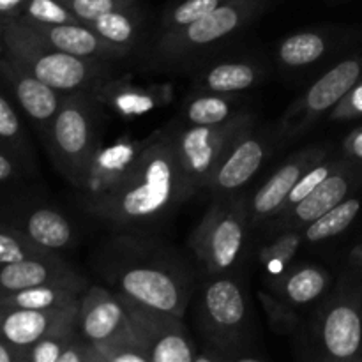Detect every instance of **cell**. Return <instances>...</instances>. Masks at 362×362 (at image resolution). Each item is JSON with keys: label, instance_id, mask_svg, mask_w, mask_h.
I'll list each match as a JSON object with an SVG mask.
<instances>
[{"label": "cell", "instance_id": "7", "mask_svg": "<svg viewBox=\"0 0 362 362\" xmlns=\"http://www.w3.org/2000/svg\"><path fill=\"white\" fill-rule=\"evenodd\" d=\"M101 103L87 92L64 94L42 141L55 168L76 189L101 145Z\"/></svg>", "mask_w": 362, "mask_h": 362}, {"label": "cell", "instance_id": "38", "mask_svg": "<svg viewBox=\"0 0 362 362\" xmlns=\"http://www.w3.org/2000/svg\"><path fill=\"white\" fill-rule=\"evenodd\" d=\"M85 25L110 11L138 6V0H60Z\"/></svg>", "mask_w": 362, "mask_h": 362}, {"label": "cell", "instance_id": "36", "mask_svg": "<svg viewBox=\"0 0 362 362\" xmlns=\"http://www.w3.org/2000/svg\"><path fill=\"white\" fill-rule=\"evenodd\" d=\"M18 18L28 21V23L41 25L83 23L60 0H28Z\"/></svg>", "mask_w": 362, "mask_h": 362}, {"label": "cell", "instance_id": "18", "mask_svg": "<svg viewBox=\"0 0 362 362\" xmlns=\"http://www.w3.org/2000/svg\"><path fill=\"white\" fill-rule=\"evenodd\" d=\"M76 331L80 338L94 346L133 334L122 296L108 286L88 285L78 300Z\"/></svg>", "mask_w": 362, "mask_h": 362}, {"label": "cell", "instance_id": "26", "mask_svg": "<svg viewBox=\"0 0 362 362\" xmlns=\"http://www.w3.org/2000/svg\"><path fill=\"white\" fill-rule=\"evenodd\" d=\"M0 147L13 154L30 173L35 170V156L25 129L20 108L9 92L0 87Z\"/></svg>", "mask_w": 362, "mask_h": 362}, {"label": "cell", "instance_id": "31", "mask_svg": "<svg viewBox=\"0 0 362 362\" xmlns=\"http://www.w3.org/2000/svg\"><path fill=\"white\" fill-rule=\"evenodd\" d=\"M303 243V230H279L272 232L271 239L258 247V265L264 269L265 278L281 274L293 264Z\"/></svg>", "mask_w": 362, "mask_h": 362}, {"label": "cell", "instance_id": "21", "mask_svg": "<svg viewBox=\"0 0 362 362\" xmlns=\"http://www.w3.org/2000/svg\"><path fill=\"white\" fill-rule=\"evenodd\" d=\"M39 285H69L83 290L88 288L87 278L71 267L60 255L0 265V296Z\"/></svg>", "mask_w": 362, "mask_h": 362}, {"label": "cell", "instance_id": "24", "mask_svg": "<svg viewBox=\"0 0 362 362\" xmlns=\"http://www.w3.org/2000/svg\"><path fill=\"white\" fill-rule=\"evenodd\" d=\"M265 67L257 60H221L194 76L197 92L235 94L246 92L264 81Z\"/></svg>", "mask_w": 362, "mask_h": 362}, {"label": "cell", "instance_id": "28", "mask_svg": "<svg viewBox=\"0 0 362 362\" xmlns=\"http://www.w3.org/2000/svg\"><path fill=\"white\" fill-rule=\"evenodd\" d=\"M85 290L69 285H39L0 296V306L23 310H64L76 306Z\"/></svg>", "mask_w": 362, "mask_h": 362}, {"label": "cell", "instance_id": "11", "mask_svg": "<svg viewBox=\"0 0 362 362\" xmlns=\"http://www.w3.org/2000/svg\"><path fill=\"white\" fill-rule=\"evenodd\" d=\"M279 140L281 134L278 127L262 126L260 122L247 127L225 152L209 177L205 191L212 198L240 193L260 172Z\"/></svg>", "mask_w": 362, "mask_h": 362}, {"label": "cell", "instance_id": "34", "mask_svg": "<svg viewBox=\"0 0 362 362\" xmlns=\"http://www.w3.org/2000/svg\"><path fill=\"white\" fill-rule=\"evenodd\" d=\"M226 2L228 0H179L165 9L161 21H159L158 35L168 34V32L186 27L193 21H198Z\"/></svg>", "mask_w": 362, "mask_h": 362}, {"label": "cell", "instance_id": "4", "mask_svg": "<svg viewBox=\"0 0 362 362\" xmlns=\"http://www.w3.org/2000/svg\"><path fill=\"white\" fill-rule=\"evenodd\" d=\"M297 349L306 361H362V269L345 265L338 285L304 322Z\"/></svg>", "mask_w": 362, "mask_h": 362}, {"label": "cell", "instance_id": "3", "mask_svg": "<svg viewBox=\"0 0 362 362\" xmlns=\"http://www.w3.org/2000/svg\"><path fill=\"white\" fill-rule=\"evenodd\" d=\"M194 325L202 346L225 362H260L258 332L246 286L228 274L207 276L193 296Z\"/></svg>", "mask_w": 362, "mask_h": 362}, {"label": "cell", "instance_id": "20", "mask_svg": "<svg viewBox=\"0 0 362 362\" xmlns=\"http://www.w3.org/2000/svg\"><path fill=\"white\" fill-rule=\"evenodd\" d=\"M172 83L156 85H134L127 78L112 76L99 88H95L94 95L101 106H106L110 112L117 113L122 119H136L147 113L156 112L163 106L170 105L173 99Z\"/></svg>", "mask_w": 362, "mask_h": 362}, {"label": "cell", "instance_id": "5", "mask_svg": "<svg viewBox=\"0 0 362 362\" xmlns=\"http://www.w3.org/2000/svg\"><path fill=\"white\" fill-rule=\"evenodd\" d=\"M6 55L62 94H94L113 76V62L81 59L42 41L20 18L0 21Z\"/></svg>", "mask_w": 362, "mask_h": 362}, {"label": "cell", "instance_id": "8", "mask_svg": "<svg viewBox=\"0 0 362 362\" xmlns=\"http://www.w3.org/2000/svg\"><path fill=\"white\" fill-rule=\"evenodd\" d=\"M250 226L247 194L214 198L189 237L198 269L205 276L228 274L243 258Z\"/></svg>", "mask_w": 362, "mask_h": 362}, {"label": "cell", "instance_id": "25", "mask_svg": "<svg viewBox=\"0 0 362 362\" xmlns=\"http://www.w3.org/2000/svg\"><path fill=\"white\" fill-rule=\"evenodd\" d=\"M235 94H216V92H194L180 110V122L186 126H214L243 112Z\"/></svg>", "mask_w": 362, "mask_h": 362}, {"label": "cell", "instance_id": "32", "mask_svg": "<svg viewBox=\"0 0 362 362\" xmlns=\"http://www.w3.org/2000/svg\"><path fill=\"white\" fill-rule=\"evenodd\" d=\"M257 297L258 303L264 308L265 315H267L272 331L279 336H286V338H297V334L303 329L304 320L299 317L296 306L283 300L271 290H258Z\"/></svg>", "mask_w": 362, "mask_h": 362}, {"label": "cell", "instance_id": "29", "mask_svg": "<svg viewBox=\"0 0 362 362\" xmlns=\"http://www.w3.org/2000/svg\"><path fill=\"white\" fill-rule=\"evenodd\" d=\"M331 48V37L318 30H303L283 39L276 49L278 62L288 69L313 66Z\"/></svg>", "mask_w": 362, "mask_h": 362}, {"label": "cell", "instance_id": "27", "mask_svg": "<svg viewBox=\"0 0 362 362\" xmlns=\"http://www.w3.org/2000/svg\"><path fill=\"white\" fill-rule=\"evenodd\" d=\"M87 25L110 45L133 52L141 37L144 16H141L140 6L122 7V9L101 14Z\"/></svg>", "mask_w": 362, "mask_h": 362}, {"label": "cell", "instance_id": "44", "mask_svg": "<svg viewBox=\"0 0 362 362\" xmlns=\"http://www.w3.org/2000/svg\"><path fill=\"white\" fill-rule=\"evenodd\" d=\"M25 350L14 349L0 341V362H23Z\"/></svg>", "mask_w": 362, "mask_h": 362}, {"label": "cell", "instance_id": "23", "mask_svg": "<svg viewBox=\"0 0 362 362\" xmlns=\"http://www.w3.org/2000/svg\"><path fill=\"white\" fill-rule=\"evenodd\" d=\"M331 274L327 269L317 264H292L281 274L265 279L267 290L281 297L296 308L310 306L324 299L331 286Z\"/></svg>", "mask_w": 362, "mask_h": 362}, {"label": "cell", "instance_id": "9", "mask_svg": "<svg viewBox=\"0 0 362 362\" xmlns=\"http://www.w3.org/2000/svg\"><path fill=\"white\" fill-rule=\"evenodd\" d=\"M257 122V117L250 110H243L226 122L214 126H186L173 120L177 154L187 184L194 194L205 191L209 177L225 152L247 127Z\"/></svg>", "mask_w": 362, "mask_h": 362}, {"label": "cell", "instance_id": "6", "mask_svg": "<svg viewBox=\"0 0 362 362\" xmlns=\"http://www.w3.org/2000/svg\"><path fill=\"white\" fill-rule=\"evenodd\" d=\"M271 0H228L207 16L182 28L156 35L148 59L152 67L182 69L219 42L239 34L267 11Z\"/></svg>", "mask_w": 362, "mask_h": 362}, {"label": "cell", "instance_id": "15", "mask_svg": "<svg viewBox=\"0 0 362 362\" xmlns=\"http://www.w3.org/2000/svg\"><path fill=\"white\" fill-rule=\"evenodd\" d=\"M0 221L23 232L45 250L66 251L76 244V230L59 209L27 200H0Z\"/></svg>", "mask_w": 362, "mask_h": 362}, {"label": "cell", "instance_id": "12", "mask_svg": "<svg viewBox=\"0 0 362 362\" xmlns=\"http://www.w3.org/2000/svg\"><path fill=\"white\" fill-rule=\"evenodd\" d=\"M120 296V293H119ZM129 313L131 329L147 354L148 362H193L198 349L182 317L152 310L122 297Z\"/></svg>", "mask_w": 362, "mask_h": 362}, {"label": "cell", "instance_id": "40", "mask_svg": "<svg viewBox=\"0 0 362 362\" xmlns=\"http://www.w3.org/2000/svg\"><path fill=\"white\" fill-rule=\"evenodd\" d=\"M331 120L345 122L362 117V80L352 87V90L331 110Z\"/></svg>", "mask_w": 362, "mask_h": 362}, {"label": "cell", "instance_id": "33", "mask_svg": "<svg viewBox=\"0 0 362 362\" xmlns=\"http://www.w3.org/2000/svg\"><path fill=\"white\" fill-rule=\"evenodd\" d=\"M59 253L45 250L32 243L23 232L14 226L0 221V265L14 264V262L30 260V258H52Z\"/></svg>", "mask_w": 362, "mask_h": 362}, {"label": "cell", "instance_id": "16", "mask_svg": "<svg viewBox=\"0 0 362 362\" xmlns=\"http://www.w3.org/2000/svg\"><path fill=\"white\" fill-rule=\"evenodd\" d=\"M362 184V163L345 158L343 165L311 191L293 209L279 212L269 221V233L279 230H303L332 207L341 204Z\"/></svg>", "mask_w": 362, "mask_h": 362}, {"label": "cell", "instance_id": "10", "mask_svg": "<svg viewBox=\"0 0 362 362\" xmlns=\"http://www.w3.org/2000/svg\"><path fill=\"white\" fill-rule=\"evenodd\" d=\"M361 80L362 53L349 57L331 67L286 110L278 126L281 138L293 140L308 133L320 117L331 112Z\"/></svg>", "mask_w": 362, "mask_h": 362}, {"label": "cell", "instance_id": "1", "mask_svg": "<svg viewBox=\"0 0 362 362\" xmlns=\"http://www.w3.org/2000/svg\"><path fill=\"white\" fill-rule=\"evenodd\" d=\"M92 267L122 297L182 318L197 292V269L182 253L134 230L103 240L92 255Z\"/></svg>", "mask_w": 362, "mask_h": 362}, {"label": "cell", "instance_id": "14", "mask_svg": "<svg viewBox=\"0 0 362 362\" xmlns=\"http://www.w3.org/2000/svg\"><path fill=\"white\" fill-rule=\"evenodd\" d=\"M327 144H313L293 152L283 165L258 187L247 194V216L251 226H260L279 214L286 197L306 170L329 158Z\"/></svg>", "mask_w": 362, "mask_h": 362}, {"label": "cell", "instance_id": "17", "mask_svg": "<svg viewBox=\"0 0 362 362\" xmlns=\"http://www.w3.org/2000/svg\"><path fill=\"white\" fill-rule=\"evenodd\" d=\"M0 85L9 92L20 112L30 120L41 138H45L62 105V92L35 78L6 53L0 57Z\"/></svg>", "mask_w": 362, "mask_h": 362}, {"label": "cell", "instance_id": "42", "mask_svg": "<svg viewBox=\"0 0 362 362\" xmlns=\"http://www.w3.org/2000/svg\"><path fill=\"white\" fill-rule=\"evenodd\" d=\"M343 156L362 163V127L354 129L343 141Z\"/></svg>", "mask_w": 362, "mask_h": 362}, {"label": "cell", "instance_id": "43", "mask_svg": "<svg viewBox=\"0 0 362 362\" xmlns=\"http://www.w3.org/2000/svg\"><path fill=\"white\" fill-rule=\"evenodd\" d=\"M28 0H0V21L18 18Z\"/></svg>", "mask_w": 362, "mask_h": 362}, {"label": "cell", "instance_id": "13", "mask_svg": "<svg viewBox=\"0 0 362 362\" xmlns=\"http://www.w3.org/2000/svg\"><path fill=\"white\" fill-rule=\"evenodd\" d=\"M148 136L144 140H133L122 136L110 145H99L88 163L87 173L76 187V200L81 211L105 200L124 182L134 163L144 152Z\"/></svg>", "mask_w": 362, "mask_h": 362}, {"label": "cell", "instance_id": "37", "mask_svg": "<svg viewBox=\"0 0 362 362\" xmlns=\"http://www.w3.org/2000/svg\"><path fill=\"white\" fill-rule=\"evenodd\" d=\"M95 350L99 352L101 362H148L147 354L133 334L95 345Z\"/></svg>", "mask_w": 362, "mask_h": 362}, {"label": "cell", "instance_id": "45", "mask_svg": "<svg viewBox=\"0 0 362 362\" xmlns=\"http://www.w3.org/2000/svg\"><path fill=\"white\" fill-rule=\"evenodd\" d=\"M346 265L356 269H362V244H357L350 250L349 257H346Z\"/></svg>", "mask_w": 362, "mask_h": 362}, {"label": "cell", "instance_id": "41", "mask_svg": "<svg viewBox=\"0 0 362 362\" xmlns=\"http://www.w3.org/2000/svg\"><path fill=\"white\" fill-rule=\"evenodd\" d=\"M28 173L30 172L13 154L0 147V187L16 186Z\"/></svg>", "mask_w": 362, "mask_h": 362}, {"label": "cell", "instance_id": "46", "mask_svg": "<svg viewBox=\"0 0 362 362\" xmlns=\"http://www.w3.org/2000/svg\"><path fill=\"white\" fill-rule=\"evenodd\" d=\"M6 53V48H4V39H2V34H0V57Z\"/></svg>", "mask_w": 362, "mask_h": 362}, {"label": "cell", "instance_id": "30", "mask_svg": "<svg viewBox=\"0 0 362 362\" xmlns=\"http://www.w3.org/2000/svg\"><path fill=\"white\" fill-rule=\"evenodd\" d=\"M362 209L359 197H349L303 228L304 244H320L341 235L354 225Z\"/></svg>", "mask_w": 362, "mask_h": 362}, {"label": "cell", "instance_id": "2", "mask_svg": "<svg viewBox=\"0 0 362 362\" xmlns=\"http://www.w3.org/2000/svg\"><path fill=\"white\" fill-rule=\"evenodd\" d=\"M177 154L173 122L148 134L129 175L112 194L85 211L115 230L154 228L193 198Z\"/></svg>", "mask_w": 362, "mask_h": 362}, {"label": "cell", "instance_id": "35", "mask_svg": "<svg viewBox=\"0 0 362 362\" xmlns=\"http://www.w3.org/2000/svg\"><path fill=\"white\" fill-rule=\"evenodd\" d=\"M343 161H345V156L339 159H329L327 158V159H324V161L317 163L315 166H311L310 170H306V172L303 173V177L297 180V184L293 186V189L290 191V194L286 197L285 204H283L281 211L279 212L290 211V209L296 207V205L299 204V202H303L304 198L311 193V191L317 189V187L320 186V184L324 182V180L331 175V173H334L336 170L343 165Z\"/></svg>", "mask_w": 362, "mask_h": 362}, {"label": "cell", "instance_id": "39", "mask_svg": "<svg viewBox=\"0 0 362 362\" xmlns=\"http://www.w3.org/2000/svg\"><path fill=\"white\" fill-rule=\"evenodd\" d=\"M76 334L78 332H74V334H55L39 339L37 343L25 349L23 362H59L66 343Z\"/></svg>", "mask_w": 362, "mask_h": 362}, {"label": "cell", "instance_id": "22", "mask_svg": "<svg viewBox=\"0 0 362 362\" xmlns=\"http://www.w3.org/2000/svg\"><path fill=\"white\" fill-rule=\"evenodd\" d=\"M25 23H27L42 41L48 42L49 46L60 49V52L81 57V59L117 62V60H122L131 55V52H127V49L117 48V46L110 45L108 41H105L101 35L95 34V32L85 23L41 25L28 23V21H25Z\"/></svg>", "mask_w": 362, "mask_h": 362}, {"label": "cell", "instance_id": "19", "mask_svg": "<svg viewBox=\"0 0 362 362\" xmlns=\"http://www.w3.org/2000/svg\"><path fill=\"white\" fill-rule=\"evenodd\" d=\"M76 306L64 310H23L0 306V341L25 350L46 336L74 334Z\"/></svg>", "mask_w": 362, "mask_h": 362}]
</instances>
